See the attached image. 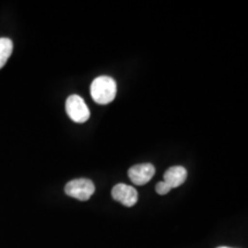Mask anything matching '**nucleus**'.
<instances>
[{"label": "nucleus", "instance_id": "1", "mask_svg": "<svg viewBox=\"0 0 248 248\" xmlns=\"http://www.w3.org/2000/svg\"><path fill=\"white\" fill-rule=\"evenodd\" d=\"M92 99L99 105H108L116 97V82L109 76L97 77L91 84Z\"/></svg>", "mask_w": 248, "mask_h": 248}, {"label": "nucleus", "instance_id": "2", "mask_svg": "<svg viewBox=\"0 0 248 248\" xmlns=\"http://www.w3.org/2000/svg\"><path fill=\"white\" fill-rule=\"evenodd\" d=\"M94 191L95 186L93 182L86 178L73 179V181L67 183L66 187H64V192L67 195L79 201L89 200L94 193Z\"/></svg>", "mask_w": 248, "mask_h": 248}, {"label": "nucleus", "instance_id": "3", "mask_svg": "<svg viewBox=\"0 0 248 248\" xmlns=\"http://www.w3.org/2000/svg\"><path fill=\"white\" fill-rule=\"evenodd\" d=\"M68 116L76 123H85L90 119V109L82 97L73 94L66 101Z\"/></svg>", "mask_w": 248, "mask_h": 248}, {"label": "nucleus", "instance_id": "4", "mask_svg": "<svg viewBox=\"0 0 248 248\" xmlns=\"http://www.w3.org/2000/svg\"><path fill=\"white\" fill-rule=\"evenodd\" d=\"M111 197L125 207H133L138 201V192L132 186L120 183L111 190Z\"/></svg>", "mask_w": 248, "mask_h": 248}, {"label": "nucleus", "instance_id": "5", "mask_svg": "<svg viewBox=\"0 0 248 248\" xmlns=\"http://www.w3.org/2000/svg\"><path fill=\"white\" fill-rule=\"evenodd\" d=\"M155 173V168L152 163L136 164L129 169L130 181L135 185H145L151 181Z\"/></svg>", "mask_w": 248, "mask_h": 248}, {"label": "nucleus", "instance_id": "6", "mask_svg": "<svg viewBox=\"0 0 248 248\" xmlns=\"http://www.w3.org/2000/svg\"><path fill=\"white\" fill-rule=\"evenodd\" d=\"M186 178H187V171L184 167L175 166L164 172L163 182L171 188H175L181 186L186 181Z\"/></svg>", "mask_w": 248, "mask_h": 248}, {"label": "nucleus", "instance_id": "7", "mask_svg": "<svg viewBox=\"0 0 248 248\" xmlns=\"http://www.w3.org/2000/svg\"><path fill=\"white\" fill-rule=\"evenodd\" d=\"M13 52V42L9 38H0V69L5 66L6 62Z\"/></svg>", "mask_w": 248, "mask_h": 248}, {"label": "nucleus", "instance_id": "8", "mask_svg": "<svg viewBox=\"0 0 248 248\" xmlns=\"http://www.w3.org/2000/svg\"><path fill=\"white\" fill-rule=\"evenodd\" d=\"M155 190H156V192L161 195H164L167 193H169L170 190H171V187L168 184H166L163 181L162 182H159L156 184V186H155Z\"/></svg>", "mask_w": 248, "mask_h": 248}, {"label": "nucleus", "instance_id": "9", "mask_svg": "<svg viewBox=\"0 0 248 248\" xmlns=\"http://www.w3.org/2000/svg\"><path fill=\"white\" fill-rule=\"evenodd\" d=\"M217 248H230V247H224V246H223V247H217Z\"/></svg>", "mask_w": 248, "mask_h": 248}]
</instances>
